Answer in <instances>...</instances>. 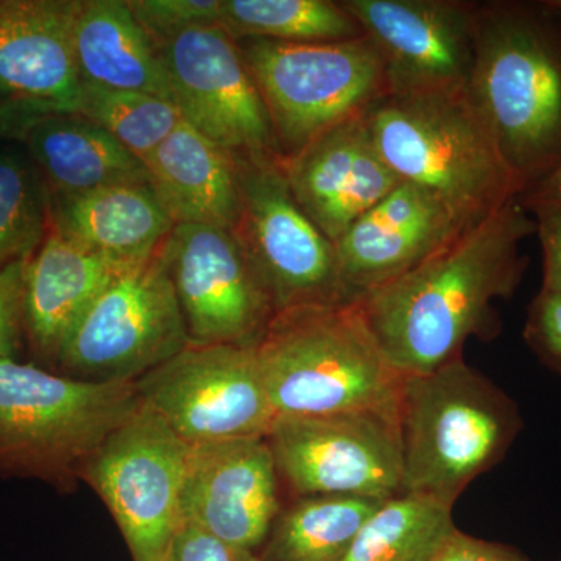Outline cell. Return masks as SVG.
Here are the masks:
<instances>
[{"mask_svg": "<svg viewBox=\"0 0 561 561\" xmlns=\"http://www.w3.org/2000/svg\"><path fill=\"white\" fill-rule=\"evenodd\" d=\"M534 234V216L515 198L411 272L354 300L391 367L423 375L460 359L468 339L496 337L494 302L522 284L529 265L522 243Z\"/></svg>", "mask_w": 561, "mask_h": 561, "instance_id": "1", "label": "cell"}, {"mask_svg": "<svg viewBox=\"0 0 561 561\" xmlns=\"http://www.w3.org/2000/svg\"><path fill=\"white\" fill-rule=\"evenodd\" d=\"M467 92L524 192L551 175L561 162V13L545 2L478 5Z\"/></svg>", "mask_w": 561, "mask_h": 561, "instance_id": "2", "label": "cell"}, {"mask_svg": "<svg viewBox=\"0 0 561 561\" xmlns=\"http://www.w3.org/2000/svg\"><path fill=\"white\" fill-rule=\"evenodd\" d=\"M365 117L391 171L440 197L468 225L526 190L467 87L389 91Z\"/></svg>", "mask_w": 561, "mask_h": 561, "instance_id": "3", "label": "cell"}, {"mask_svg": "<svg viewBox=\"0 0 561 561\" xmlns=\"http://www.w3.org/2000/svg\"><path fill=\"white\" fill-rule=\"evenodd\" d=\"M276 416L375 412L398 421L402 379L356 301L276 313L256 345Z\"/></svg>", "mask_w": 561, "mask_h": 561, "instance_id": "4", "label": "cell"}, {"mask_svg": "<svg viewBox=\"0 0 561 561\" xmlns=\"http://www.w3.org/2000/svg\"><path fill=\"white\" fill-rule=\"evenodd\" d=\"M523 430L516 402L463 357L402 379L398 405L404 491L453 508Z\"/></svg>", "mask_w": 561, "mask_h": 561, "instance_id": "5", "label": "cell"}, {"mask_svg": "<svg viewBox=\"0 0 561 561\" xmlns=\"http://www.w3.org/2000/svg\"><path fill=\"white\" fill-rule=\"evenodd\" d=\"M140 404L135 382L77 381L32 362L0 359V479L76 493L84 461Z\"/></svg>", "mask_w": 561, "mask_h": 561, "instance_id": "6", "label": "cell"}, {"mask_svg": "<svg viewBox=\"0 0 561 561\" xmlns=\"http://www.w3.org/2000/svg\"><path fill=\"white\" fill-rule=\"evenodd\" d=\"M238 46L283 158L360 116L389 92L386 61L367 35L339 43L245 38Z\"/></svg>", "mask_w": 561, "mask_h": 561, "instance_id": "7", "label": "cell"}, {"mask_svg": "<svg viewBox=\"0 0 561 561\" xmlns=\"http://www.w3.org/2000/svg\"><path fill=\"white\" fill-rule=\"evenodd\" d=\"M190 343L164 242L111 278L62 342L54 371L83 382H136Z\"/></svg>", "mask_w": 561, "mask_h": 561, "instance_id": "8", "label": "cell"}, {"mask_svg": "<svg viewBox=\"0 0 561 561\" xmlns=\"http://www.w3.org/2000/svg\"><path fill=\"white\" fill-rule=\"evenodd\" d=\"M239 214L234 232L264 280L276 313L300 306L351 302L335 245L291 195L283 157L232 154Z\"/></svg>", "mask_w": 561, "mask_h": 561, "instance_id": "9", "label": "cell"}, {"mask_svg": "<svg viewBox=\"0 0 561 561\" xmlns=\"http://www.w3.org/2000/svg\"><path fill=\"white\" fill-rule=\"evenodd\" d=\"M191 445L142 401L80 470L119 527L133 561H160L183 526Z\"/></svg>", "mask_w": 561, "mask_h": 561, "instance_id": "10", "label": "cell"}, {"mask_svg": "<svg viewBox=\"0 0 561 561\" xmlns=\"http://www.w3.org/2000/svg\"><path fill=\"white\" fill-rule=\"evenodd\" d=\"M265 440L280 485L294 497L386 501L405 493L398 421L381 413L279 415Z\"/></svg>", "mask_w": 561, "mask_h": 561, "instance_id": "11", "label": "cell"}, {"mask_svg": "<svg viewBox=\"0 0 561 561\" xmlns=\"http://www.w3.org/2000/svg\"><path fill=\"white\" fill-rule=\"evenodd\" d=\"M135 383L190 445L267 437L276 419L256 346L190 343Z\"/></svg>", "mask_w": 561, "mask_h": 561, "instance_id": "12", "label": "cell"}, {"mask_svg": "<svg viewBox=\"0 0 561 561\" xmlns=\"http://www.w3.org/2000/svg\"><path fill=\"white\" fill-rule=\"evenodd\" d=\"M165 253L190 342L254 348L276 308L234 232L175 225Z\"/></svg>", "mask_w": 561, "mask_h": 561, "instance_id": "13", "label": "cell"}, {"mask_svg": "<svg viewBox=\"0 0 561 561\" xmlns=\"http://www.w3.org/2000/svg\"><path fill=\"white\" fill-rule=\"evenodd\" d=\"M160 54L181 119L232 154L280 157L238 41L220 24L180 33Z\"/></svg>", "mask_w": 561, "mask_h": 561, "instance_id": "14", "label": "cell"}, {"mask_svg": "<svg viewBox=\"0 0 561 561\" xmlns=\"http://www.w3.org/2000/svg\"><path fill=\"white\" fill-rule=\"evenodd\" d=\"M381 50L389 91L467 87L478 5L456 0H342Z\"/></svg>", "mask_w": 561, "mask_h": 561, "instance_id": "15", "label": "cell"}, {"mask_svg": "<svg viewBox=\"0 0 561 561\" xmlns=\"http://www.w3.org/2000/svg\"><path fill=\"white\" fill-rule=\"evenodd\" d=\"M280 508L278 470L265 437L191 445L183 524L201 527L234 552L254 553Z\"/></svg>", "mask_w": 561, "mask_h": 561, "instance_id": "16", "label": "cell"}, {"mask_svg": "<svg viewBox=\"0 0 561 561\" xmlns=\"http://www.w3.org/2000/svg\"><path fill=\"white\" fill-rule=\"evenodd\" d=\"M280 168L297 205L332 243L402 183L376 146L365 113L280 158Z\"/></svg>", "mask_w": 561, "mask_h": 561, "instance_id": "17", "label": "cell"}, {"mask_svg": "<svg viewBox=\"0 0 561 561\" xmlns=\"http://www.w3.org/2000/svg\"><path fill=\"white\" fill-rule=\"evenodd\" d=\"M468 227L440 197L402 181L334 243L343 286L357 300L411 272Z\"/></svg>", "mask_w": 561, "mask_h": 561, "instance_id": "18", "label": "cell"}, {"mask_svg": "<svg viewBox=\"0 0 561 561\" xmlns=\"http://www.w3.org/2000/svg\"><path fill=\"white\" fill-rule=\"evenodd\" d=\"M77 0H0V98L54 113L79 111Z\"/></svg>", "mask_w": 561, "mask_h": 561, "instance_id": "19", "label": "cell"}, {"mask_svg": "<svg viewBox=\"0 0 561 561\" xmlns=\"http://www.w3.org/2000/svg\"><path fill=\"white\" fill-rule=\"evenodd\" d=\"M127 268V267H125ZM101 254L49 230L25 267V354L54 371L73 324L121 272Z\"/></svg>", "mask_w": 561, "mask_h": 561, "instance_id": "20", "label": "cell"}, {"mask_svg": "<svg viewBox=\"0 0 561 561\" xmlns=\"http://www.w3.org/2000/svg\"><path fill=\"white\" fill-rule=\"evenodd\" d=\"M173 228L150 183L50 194V230L122 268L153 256Z\"/></svg>", "mask_w": 561, "mask_h": 561, "instance_id": "21", "label": "cell"}, {"mask_svg": "<svg viewBox=\"0 0 561 561\" xmlns=\"http://www.w3.org/2000/svg\"><path fill=\"white\" fill-rule=\"evenodd\" d=\"M149 183L175 225L234 228L239 214L234 158L181 119L149 154Z\"/></svg>", "mask_w": 561, "mask_h": 561, "instance_id": "22", "label": "cell"}, {"mask_svg": "<svg viewBox=\"0 0 561 561\" xmlns=\"http://www.w3.org/2000/svg\"><path fill=\"white\" fill-rule=\"evenodd\" d=\"M72 33L81 84L172 101L160 49L133 16L127 0H77Z\"/></svg>", "mask_w": 561, "mask_h": 561, "instance_id": "23", "label": "cell"}, {"mask_svg": "<svg viewBox=\"0 0 561 561\" xmlns=\"http://www.w3.org/2000/svg\"><path fill=\"white\" fill-rule=\"evenodd\" d=\"M22 144L54 195L149 183L144 161L80 113L47 114Z\"/></svg>", "mask_w": 561, "mask_h": 561, "instance_id": "24", "label": "cell"}, {"mask_svg": "<svg viewBox=\"0 0 561 561\" xmlns=\"http://www.w3.org/2000/svg\"><path fill=\"white\" fill-rule=\"evenodd\" d=\"M386 501L335 494L294 497L283 505L254 556L257 561H342Z\"/></svg>", "mask_w": 561, "mask_h": 561, "instance_id": "25", "label": "cell"}, {"mask_svg": "<svg viewBox=\"0 0 561 561\" xmlns=\"http://www.w3.org/2000/svg\"><path fill=\"white\" fill-rule=\"evenodd\" d=\"M456 530L451 507L404 493L373 513L342 561H432Z\"/></svg>", "mask_w": 561, "mask_h": 561, "instance_id": "26", "label": "cell"}, {"mask_svg": "<svg viewBox=\"0 0 561 561\" xmlns=\"http://www.w3.org/2000/svg\"><path fill=\"white\" fill-rule=\"evenodd\" d=\"M220 25L236 41L339 43L365 35L341 2L331 0H221Z\"/></svg>", "mask_w": 561, "mask_h": 561, "instance_id": "27", "label": "cell"}, {"mask_svg": "<svg viewBox=\"0 0 561 561\" xmlns=\"http://www.w3.org/2000/svg\"><path fill=\"white\" fill-rule=\"evenodd\" d=\"M50 230V191L28 154L0 151V267L31 260Z\"/></svg>", "mask_w": 561, "mask_h": 561, "instance_id": "28", "label": "cell"}, {"mask_svg": "<svg viewBox=\"0 0 561 561\" xmlns=\"http://www.w3.org/2000/svg\"><path fill=\"white\" fill-rule=\"evenodd\" d=\"M77 113L108 131L142 161L181 122L179 108L168 99L84 83Z\"/></svg>", "mask_w": 561, "mask_h": 561, "instance_id": "29", "label": "cell"}, {"mask_svg": "<svg viewBox=\"0 0 561 561\" xmlns=\"http://www.w3.org/2000/svg\"><path fill=\"white\" fill-rule=\"evenodd\" d=\"M127 3L158 49L180 33L220 24L221 0H127Z\"/></svg>", "mask_w": 561, "mask_h": 561, "instance_id": "30", "label": "cell"}, {"mask_svg": "<svg viewBox=\"0 0 561 561\" xmlns=\"http://www.w3.org/2000/svg\"><path fill=\"white\" fill-rule=\"evenodd\" d=\"M27 261L0 267V359L20 360L25 354L24 287Z\"/></svg>", "mask_w": 561, "mask_h": 561, "instance_id": "31", "label": "cell"}, {"mask_svg": "<svg viewBox=\"0 0 561 561\" xmlns=\"http://www.w3.org/2000/svg\"><path fill=\"white\" fill-rule=\"evenodd\" d=\"M524 339L541 362L561 375V295L540 290L534 298Z\"/></svg>", "mask_w": 561, "mask_h": 561, "instance_id": "32", "label": "cell"}, {"mask_svg": "<svg viewBox=\"0 0 561 561\" xmlns=\"http://www.w3.org/2000/svg\"><path fill=\"white\" fill-rule=\"evenodd\" d=\"M537 224L542 251V291L561 295V205L527 209Z\"/></svg>", "mask_w": 561, "mask_h": 561, "instance_id": "33", "label": "cell"}, {"mask_svg": "<svg viewBox=\"0 0 561 561\" xmlns=\"http://www.w3.org/2000/svg\"><path fill=\"white\" fill-rule=\"evenodd\" d=\"M160 561H236V552L208 531L184 523Z\"/></svg>", "mask_w": 561, "mask_h": 561, "instance_id": "34", "label": "cell"}, {"mask_svg": "<svg viewBox=\"0 0 561 561\" xmlns=\"http://www.w3.org/2000/svg\"><path fill=\"white\" fill-rule=\"evenodd\" d=\"M432 561H530L513 546L481 540L457 529Z\"/></svg>", "mask_w": 561, "mask_h": 561, "instance_id": "35", "label": "cell"}, {"mask_svg": "<svg viewBox=\"0 0 561 561\" xmlns=\"http://www.w3.org/2000/svg\"><path fill=\"white\" fill-rule=\"evenodd\" d=\"M54 111L35 103L0 98V139L24 142L33 125Z\"/></svg>", "mask_w": 561, "mask_h": 561, "instance_id": "36", "label": "cell"}, {"mask_svg": "<svg viewBox=\"0 0 561 561\" xmlns=\"http://www.w3.org/2000/svg\"><path fill=\"white\" fill-rule=\"evenodd\" d=\"M518 201L526 209L540 205H561V162L551 175L519 195Z\"/></svg>", "mask_w": 561, "mask_h": 561, "instance_id": "37", "label": "cell"}, {"mask_svg": "<svg viewBox=\"0 0 561 561\" xmlns=\"http://www.w3.org/2000/svg\"><path fill=\"white\" fill-rule=\"evenodd\" d=\"M236 561H257V559L253 552L241 551V552H236Z\"/></svg>", "mask_w": 561, "mask_h": 561, "instance_id": "38", "label": "cell"}, {"mask_svg": "<svg viewBox=\"0 0 561 561\" xmlns=\"http://www.w3.org/2000/svg\"><path fill=\"white\" fill-rule=\"evenodd\" d=\"M549 9L559 11L561 13V0H542Z\"/></svg>", "mask_w": 561, "mask_h": 561, "instance_id": "39", "label": "cell"}, {"mask_svg": "<svg viewBox=\"0 0 561 561\" xmlns=\"http://www.w3.org/2000/svg\"><path fill=\"white\" fill-rule=\"evenodd\" d=\"M557 561H561V559H560V560H557Z\"/></svg>", "mask_w": 561, "mask_h": 561, "instance_id": "40", "label": "cell"}]
</instances>
